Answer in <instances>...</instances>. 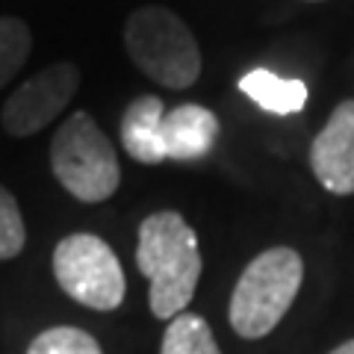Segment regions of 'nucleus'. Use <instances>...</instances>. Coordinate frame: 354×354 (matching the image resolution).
<instances>
[{"label":"nucleus","instance_id":"f257e3e1","mask_svg":"<svg viewBox=\"0 0 354 354\" xmlns=\"http://www.w3.org/2000/svg\"><path fill=\"white\" fill-rule=\"evenodd\" d=\"M136 266L151 281V313L162 322H171L189 307L204 272L195 227L177 209L151 213L139 225Z\"/></svg>","mask_w":354,"mask_h":354},{"label":"nucleus","instance_id":"f03ea898","mask_svg":"<svg viewBox=\"0 0 354 354\" xmlns=\"http://www.w3.org/2000/svg\"><path fill=\"white\" fill-rule=\"evenodd\" d=\"M304 283V260L290 245L266 248L242 269L227 304V322L242 339H263L283 322Z\"/></svg>","mask_w":354,"mask_h":354},{"label":"nucleus","instance_id":"7ed1b4c3","mask_svg":"<svg viewBox=\"0 0 354 354\" xmlns=\"http://www.w3.org/2000/svg\"><path fill=\"white\" fill-rule=\"evenodd\" d=\"M50 171L71 198L101 204L121 186L115 148L88 113H71L50 139Z\"/></svg>","mask_w":354,"mask_h":354},{"label":"nucleus","instance_id":"20e7f679","mask_svg":"<svg viewBox=\"0 0 354 354\" xmlns=\"http://www.w3.org/2000/svg\"><path fill=\"white\" fill-rule=\"evenodd\" d=\"M124 48L133 65L165 88H189L201 77V48L192 30L165 6H142L124 24Z\"/></svg>","mask_w":354,"mask_h":354},{"label":"nucleus","instance_id":"39448f33","mask_svg":"<svg viewBox=\"0 0 354 354\" xmlns=\"http://www.w3.org/2000/svg\"><path fill=\"white\" fill-rule=\"evenodd\" d=\"M53 278L59 290L97 313H109L124 304L127 278L121 260L95 234H68L53 248Z\"/></svg>","mask_w":354,"mask_h":354},{"label":"nucleus","instance_id":"423d86ee","mask_svg":"<svg viewBox=\"0 0 354 354\" xmlns=\"http://www.w3.org/2000/svg\"><path fill=\"white\" fill-rule=\"evenodd\" d=\"M77 88H80V68L74 62H53L15 86V92L0 109V124L15 139L36 136L68 109Z\"/></svg>","mask_w":354,"mask_h":354},{"label":"nucleus","instance_id":"0eeeda50","mask_svg":"<svg viewBox=\"0 0 354 354\" xmlns=\"http://www.w3.org/2000/svg\"><path fill=\"white\" fill-rule=\"evenodd\" d=\"M307 157L322 189L330 195H354V97L334 106Z\"/></svg>","mask_w":354,"mask_h":354},{"label":"nucleus","instance_id":"6e6552de","mask_svg":"<svg viewBox=\"0 0 354 354\" xmlns=\"http://www.w3.org/2000/svg\"><path fill=\"white\" fill-rule=\"evenodd\" d=\"M218 139V118L201 104H180L162 115L165 160L192 162L207 157Z\"/></svg>","mask_w":354,"mask_h":354},{"label":"nucleus","instance_id":"1a4fd4ad","mask_svg":"<svg viewBox=\"0 0 354 354\" xmlns=\"http://www.w3.org/2000/svg\"><path fill=\"white\" fill-rule=\"evenodd\" d=\"M162 115L165 104L157 95H139L127 104L124 115H121V148L127 151L142 165H160L165 162L162 151Z\"/></svg>","mask_w":354,"mask_h":354},{"label":"nucleus","instance_id":"9d476101","mask_svg":"<svg viewBox=\"0 0 354 354\" xmlns=\"http://www.w3.org/2000/svg\"><path fill=\"white\" fill-rule=\"evenodd\" d=\"M236 86L242 95L272 115H295L307 104V86L301 80H286L269 68H254L242 74Z\"/></svg>","mask_w":354,"mask_h":354},{"label":"nucleus","instance_id":"9b49d317","mask_svg":"<svg viewBox=\"0 0 354 354\" xmlns=\"http://www.w3.org/2000/svg\"><path fill=\"white\" fill-rule=\"evenodd\" d=\"M160 354H221L218 342L213 337V328L204 316L183 313L174 316L162 334Z\"/></svg>","mask_w":354,"mask_h":354},{"label":"nucleus","instance_id":"f8f14e48","mask_svg":"<svg viewBox=\"0 0 354 354\" xmlns=\"http://www.w3.org/2000/svg\"><path fill=\"white\" fill-rule=\"evenodd\" d=\"M30 50H32L30 27L21 18L0 15V88L24 68Z\"/></svg>","mask_w":354,"mask_h":354},{"label":"nucleus","instance_id":"ddd939ff","mask_svg":"<svg viewBox=\"0 0 354 354\" xmlns=\"http://www.w3.org/2000/svg\"><path fill=\"white\" fill-rule=\"evenodd\" d=\"M27 354H104V348L83 328L57 325V328L41 330L27 346Z\"/></svg>","mask_w":354,"mask_h":354},{"label":"nucleus","instance_id":"4468645a","mask_svg":"<svg viewBox=\"0 0 354 354\" xmlns=\"http://www.w3.org/2000/svg\"><path fill=\"white\" fill-rule=\"evenodd\" d=\"M27 245V227L24 216L15 201V195L0 186V260H12L18 257Z\"/></svg>","mask_w":354,"mask_h":354},{"label":"nucleus","instance_id":"2eb2a0df","mask_svg":"<svg viewBox=\"0 0 354 354\" xmlns=\"http://www.w3.org/2000/svg\"><path fill=\"white\" fill-rule=\"evenodd\" d=\"M328 354H354V339H346V342H339V346L334 351H328Z\"/></svg>","mask_w":354,"mask_h":354}]
</instances>
